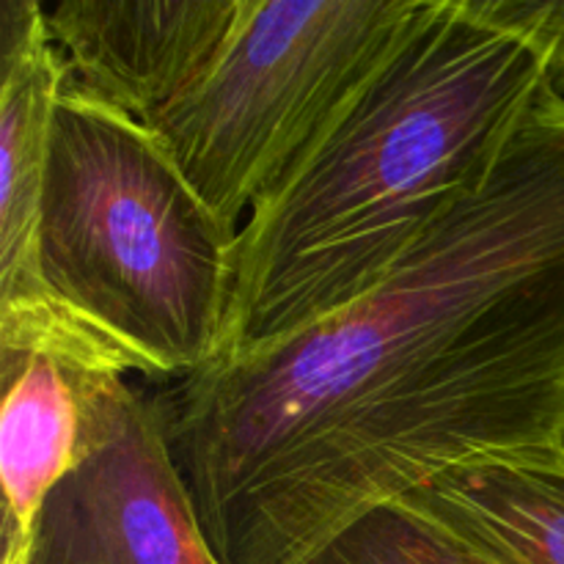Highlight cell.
<instances>
[{
    "instance_id": "6",
    "label": "cell",
    "mask_w": 564,
    "mask_h": 564,
    "mask_svg": "<svg viewBox=\"0 0 564 564\" xmlns=\"http://www.w3.org/2000/svg\"><path fill=\"white\" fill-rule=\"evenodd\" d=\"M124 375L83 330L0 341L3 556L31 545L44 499L97 444Z\"/></svg>"
},
{
    "instance_id": "2",
    "label": "cell",
    "mask_w": 564,
    "mask_h": 564,
    "mask_svg": "<svg viewBox=\"0 0 564 564\" xmlns=\"http://www.w3.org/2000/svg\"><path fill=\"white\" fill-rule=\"evenodd\" d=\"M545 86L543 55L477 0H419L372 75L248 215L220 358L290 339L375 290L490 180Z\"/></svg>"
},
{
    "instance_id": "12",
    "label": "cell",
    "mask_w": 564,
    "mask_h": 564,
    "mask_svg": "<svg viewBox=\"0 0 564 564\" xmlns=\"http://www.w3.org/2000/svg\"><path fill=\"white\" fill-rule=\"evenodd\" d=\"M3 564H31V549L14 556H3Z\"/></svg>"
},
{
    "instance_id": "9",
    "label": "cell",
    "mask_w": 564,
    "mask_h": 564,
    "mask_svg": "<svg viewBox=\"0 0 564 564\" xmlns=\"http://www.w3.org/2000/svg\"><path fill=\"white\" fill-rule=\"evenodd\" d=\"M499 564H564V446L499 452L402 496Z\"/></svg>"
},
{
    "instance_id": "7",
    "label": "cell",
    "mask_w": 564,
    "mask_h": 564,
    "mask_svg": "<svg viewBox=\"0 0 564 564\" xmlns=\"http://www.w3.org/2000/svg\"><path fill=\"white\" fill-rule=\"evenodd\" d=\"M64 86L47 9L0 0V339L72 325L39 273L44 171Z\"/></svg>"
},
{
    "instance_id": "5",
    "label": "cell",
    "mask_w": 564,
    "mask_h": 564,
    "mask_svg": "<svg viewBox=\"0 0 564 564\" xmlns=\"http://www.w3.org/2000/svg\"><path fill=\"white\" fill-rule=\"evenodd\" d=\"M31 564H224L171 449L160 400L116 391L97 444L55 485Z\"/></svg>"
},
{
    "instance_id": "1",
    "label": "cell",
    "mask_w": 564,
    "mask_h": 564,
    "mask_svg": "<svg viewBox=\"0 0 564 564\" xmlns=\"http://www.w3.org/2000/svg\"><path fill=\"white\" fill-rule=\"evenodd\" d=\"M160 405L224 564H303L457 463L564 446V97L375 290Z\"/></svg>"
},
{
    "instance_id": "3",
    "label": "cell",
    "mask_w": 564,
    "mask_h": 564,
    "mask_svg": "<svg viewBox=\"0 0 564 564\" xmlns=\"http://www.w3.org/2000/svg\"><path fill=\"white\" fill-rule=\"evenodd\" d=\"M237 237L143 121L66 72L44 171L39 273L72 325L127 372H202L224 350Z\"/></svg>"
},
{
    "instance_id": "10",
    "label": "cell",
    "mask_w": 564,
    "mask_h": 564,
    "mask_svg": "<svg viewBox=\"0 0 564 564\" xmlns=\"http://www.w3.org/2000/svg\"><path fill=\"white\" fill-rule=\"evenodd\" d=\"M303 564H499L433 516L397 499L347 523Z\"/></svg>"
},
{
    "instance_id": "8",
    "label": "cell",
    "mask_w": 564,
    "mask_h": 564,
    "mask_svg": "<svg viewBox=\"0 0 564 564\" xmlns=\"http://www.w3.org/2000/svg\"><path fill=\"white\" fill-rule=\"evenodd\" d=\"M246 0H61L47 25L69 80L143 121L191 91Z\"/></svg>"
},
{
    "instance_id": "4",
    "label": "cell",
    "mask_w": 564,
    "mask_h": 564,
    "mask_svg": "<svg viewBox=\"0 0 564 564\" xmlns=\"http://www.w3.org/2000/svg\"><path fill=\"white\" fill-rule=\"evenodd\" d=\"M419 0H246L202 80L147 121L182 174L235 226L328 130Z\"/></svg>"
},
{
    "instance_id": "11",
    "label": "cell",
    "mask_w": 564,
    "mask_h": 564,
    "mask_svg": "<svg viewBox=\"0 0 564 564\" xmlns=\"http://www.w3.org/2000/svg\"><path fill=\"white\" fill-rule=\"evenodd\" d=\"M490 20L512 28L543 55L545 83L564 97V0H477Z\"/></svg>"
}]
</instances>
